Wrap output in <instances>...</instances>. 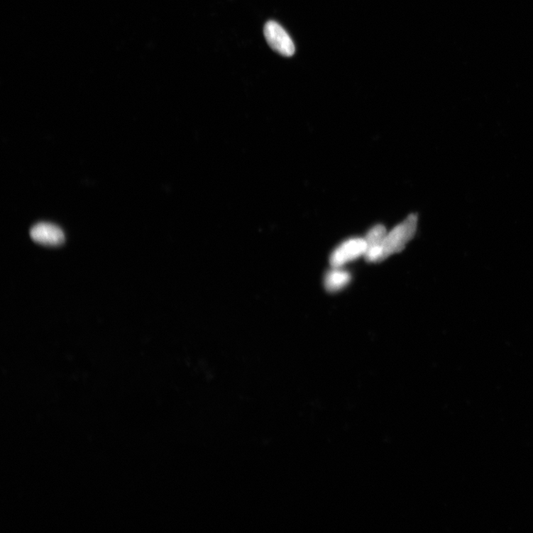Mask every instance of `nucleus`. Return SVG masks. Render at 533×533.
<instances>
[{"instance_id":"nucleus-5","label":"nucleus","mask_w":533,"mask_h":533,"mask_svg":"<svg viewBox=\"0 0 533 533\" xmlns=\"http://www.w3.org/2000/svg\"><path fill=\"white\" fill-rule=\"evenodd\" d=\"M387 233L385 227L382 225H377L369 231L365 238L367 245L365 257L368 262L383 261V246Z\"/></svg>"},{"instance_id":"nucleus-1","label":"nucleus","mask_w":533,"mask_h":533,"mask_svg":"<svg viewBox=\"0 0 533 533\" xmlns=\"http://www.w3.org/2000/svg\"><path fill=\"white\" fill-rule=\"evenodd\" d=\"M417 225V215L411 214L387 233L383 246V261L390 255L404 250L406 245L414 238Z\"/></svg>"},{"instance_id":"nucleus-3","label":"nucleus","mask_w":533,"mask_h":533,"mask_svg":"<svg viewBox=\"0 0 533 533\" xmlns=\"http://www.w3.org/2000/svg\"><path fill=\"white\" fill-rule=\"evenodd\" d=\"M367 245L365 238H354L340 245L331 254L330 263L333 268H341L365 255Z\"/></svg>"},{"instance_id":"nucleus-2","label":"nucleus","mask_w":533,"mask_h":533,"mask_svg":"<svg viewBox=\"0 0 533 533\" xmlns=\"http://www.w3.org/2000/svg\"><path fill=\"white\" fill-rule=\"evenodd\" d=\"M264 34L267 43L277 53L286 57L295 55V43L279 23L274 21L268 22L264 28Z\"/></svg>"},{"instance_id":"nucleus-6","label":"nucleus","mask_w":533,"mask_h":533,"mask_svg":"<svg viewBox=\"0 0 533 533\" xmlns=\"http://www.w3.org/2000/svg\"><path fill=\"white\" fill-rule=\"evenodd\" d=\"M351 280V274L348 272L341 270L340 268H334L326 274L324 286L326 290L336 292L347 286Z\"/></svg>"},{"instance_id":"nucleus-4","label":"nucleus","mask_w":533,"mask_h":533,"mask_svg":"<svg viewBox=\"0 0 533 533\" xmlns=\"http://www.w3.org/2000/svg\"><path fill=\"white\" fill-rule=\"evenodd\" d=\"M30 235L34 242L46 246H58L65 241L62 230L48 222H40L34 226L31 229Z\"/></svg>"}]
</instances>
